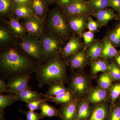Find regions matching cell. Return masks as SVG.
<instances>
[{
    "label": "cell",
    "mask_w": 120,
    "mask_h": 120,
    "mask_svg": "<svg viewBox=\"0 0 120 120\" xmlns=\"http://www.w3.org/2000/svg\"><path fill=\"white\" fill-rule=\"evenodd\" d=\"M0 68L2 75L9 80L19 75H31L37 68L30 59L13 49L1 54Z\"/></svg>",
    "instance_id": "1"
},
{
    "label": "cell",
    "mask_w": 120,
    "mask_h": 120,
    "mask_svg": "<svg viewBox=\"0 0 120 120\" xmlns=\"http://www.w3.org/2000/svg\"><path fill=\"white\" fill-rule=\"evenodd\" d=\"M67 64L57 55L49 59L45 64L37 66L35 72L38 86L41 87L55 83L67 82L68 80Z\"/></svg>",
    "instance_id": "2"
},
{
    "label": "cell",
    "mask_w": 120,
    "mask_h": 120,
    "mask_svg": "<svg viewBox=\"0 0 120 120\" xmlns=\"http://www.w3.org/2000/svg\"><path fill=\"white\" fill-rule=\"evenodd\" d=\"M48 26L50 33L62 40L68 37V25L64 16L58 9H54L50 12L48 19Z\"/></svg>",
    "instance_id": "3"
},
{
    "label": "cell",
    "mask_w": 120,
    "mask_h": 120,
    "mask_svg": "<svg viewBox=\"0 0 120 120\" xmlns=\"http://www.w3.org/2000/svg\"><path fill=\"white\" fill-rule=\"evenodd\" d=\"M45 59L58 55L62 52V39L51 33L43 34L40 38Z\"/></svg>",
    "instance_id": "4"
},
{
    "label": "cell",
    "mask_w": 120,
    "mask_h": 120,
    "mask_svg": "<svg viewBox=\"0 0 120 120\" xmlns=\"http://www.w3.org/2000/svg\"><path fill=\"white\" fill-rule=\"evenodd\" d=\"M92 88L90 79L86 75L77 73L71 78L68 89L75 97L82 98L86 95Z\"/></svg>",
    "instance_id": "5"
},
{
    "label": "cell",
    "mask_w": 120,
    "mask_h": 120,
    "mask_svg": "<svg viewBox=\"0 0 120 120\" xmlns=\"http://www.w3.org/2000/svg\"><path fill=\"white\" fill-rule=\"evenodd\" d=\"M38 37L26 34L22 37L20 46L24 52L39 61L45 60L41 41Z\"/></svg>",
    "instance_id": "6"
},
{
    "label": "cell",
    "mask_w": 120,
    "mask_h": 120,
    "mask_svg": "<svg viewBox=\"0 0 120 120\" xmlns=\"http://www.w3.org/2000/svg\"><path fill=\"white\" fill-rule=\"evenodd\" d=\"M63 13L67 16L75 15H90L94 12L88 1L74 0L71 4L62 8Z\"/></svg>",
    "instance_id": "7"
},
{
    "label": "cell",
    "mask_w": 120,
    "mask_h": 120,
    "mask_svg": "<svg viewBox=\"0 0 120 120\" xmlns=\"http://www.w3.org/2000/svg\"><path fill=\"white\" fill-rule=\"evenodd\" d=\"M30 75H19L9 80L7 84L11 93L15 94L24 90L31 88L28 85V82L31 78Z\"/></svg>",
    "instance_id": "8"
},
{
    "label": "cell",
    "mask_w": 120,
    "mask_h": 120,
    "mask_svg": "<svg viewBox=\"0 0 120 120\" xmlns=\"http://www.w3.org/2000/svg\"><path fill=\"white\" fill-rule=\"evenodd\" d=\"M23 24L28 34L41 37L43 34L42 19L36 15L24 19Z\"/></svg>",
    "instance_id": "9"
},
{
    "label": "cell",
    "mask_w": 120,
    "mask_h": 120,
    "mask_svg": "<svg viewBox=\"0 0 120 120\" xmlns=\"http://www.w3.org/2000/svg\"><path fill=\"white\" fill-rule=\"evenodd\" d=\"M75 97L67 104L61 105L58 109L61 120H76L77 103L80 99Z\"/></svg>",
    "instance_id": "10"
},
{
    "label": "cell",
    "mask_w": 120,
    "mask_h": 120,
    "mask_svg": "<svg viewBox=\"0 0 120 120\" xmlns=\"http://www.w3.org/2000/svg\"><path fill=\"white\" fill-rule=\"evenodd\" d=\"M89 16L82 15L68 16L67 21L69 27L80 37H82Z\"/></svg>",
    "instance_id": "11"
},
{
    "label": "cell",
    "mask_w": 120,
    "mask_h": 120,
    "mask_svg": "<svg viewBox=\"0 0 120 120\" xmlns=\"http://www.w3.org/2000/svg\"><path fill=\"white\" fill-rule=\"evenodd\" d=\"M69 58V64L73 69L83 68L88 64L90 60L84 48L80 50Z\"/></svg>",
    "instance_id": "12"
},
{
    "label": "cell",
    "mask_w": 120,
    "mask_h": 120,
    "mask_svg": "<svg viewBox=\"0 0 120 120\" xmlns=\"http://www.w3.org/2000/svg\"><path fill=\"white\" fill-rule=\"evenodd\" d=\"M86 98L90 104H97L110 99L109 91L97 86L92 87Z\"/></svg>",
    "instance_id": "13"
},
{
    "label": "cell",
    "mask_w": 120,
    "mask_h": 120,
    "mask_svg": "<svg viewBox=\"0 0 120 120\" xmlns=\"http://www.w3.org/2000/svg\"><path fill=\"white\" fill-rule=\"evenodd\" d=\"M84 48V47L79 38L72 37L62 49V57L65 59L69 57Z\"/></svg>",
    "instance_id": "14"
},
{
    "label": "cell",
    "mask_w": 120,
    "mask_h": 120,
    "mask_svg": "<svg viewBox=\"0 0 120 120\" xmlns=\"http://www.w3.org/2000/svg\"><path fill=\"white\" fill-rule=\"evenodd\" d=\"M92 15L102 26H107L110 20H119L118 14H116L112 9L108 8L94 12Z\"/></svg>",
    "instance_id": "15"
},
{
    "label": "cell",
    "mask_w": 120,
    "mask_h": 120,
    "mask_svg": "<svg viewBox=\"0 0 120 120\" xmlns=\"http://www.w3.org/2000/svg\"><path fill=\"white\" fill-rule=\"evenodd\" d=\"M109 111V105L106 102L95 104L90 116L87 120H105Z\"/></svg>",
    "instance_id": "16"
},
{
    "label": "cell",
    "mask_w": 120,
    "mask_h": 120,
    "mask_svg": "<svg viewBox=\"0 0 120 120\" xmlns=\"http://www.w3.org/2000/svg\"><path fill=\"white\" fill-rule=\"evenodd\" d=\"M92 109L90 103L86 98L80 99L77 103L76 120H88L92 113Z\"/></svg>",
    "instance_id": "17"
},
{
    "label": "cell",
    "mask_w": 120,
    "mask_h": 120,
    "mask_svg": "<svg viewBox=\"0 0 120 120\" xmlns=\"http://www.w3.org/2000/svg\"><path fill=\"white\" fill-rule=\"evenodd\" d=\"M110 41L106 38L102 40V46L100 58L105 59H114L120 53V51L115 48Z\"/></svg>",
    "instance_id": "18"
},
{
    "label": "cell",
    "mask_w": 120,
    "mask_h": 120,
    "mask_svg": "<svg viewBox=\"0 0 120 120\" xmlns=\"http://www.w3.org/2000/svg\"><path fill=\"white\" fill-rule=\"evenodd\" d=\"M46 4L44 0H30V7L35 15L42 19L47 12Z\"/></svg>",
    "instance_id": "19"
},
{
    "label": "cell",
    "mask_w": 120,
    "mask_h": 120,
    "mask_svg": "<svg viewBox=\"0 0 120 120\" xmlns=\"http://www.w3.org/2000/svg\"><path fill=\"white\" fill-rule=\"evenodd\" d=\"M102 41L95 40L86 49L89 59L94 61L100 58L102 49Z\"/></svg>",
    "instance_id": "20"
},
{
    "label": "cell",
    "mask_w": 120,
    "mask_h": 120,
    "mask_svg": "<svg viewBox=\"0 0 120 120\" xmlns=\"http://www.w3.org/2000/svg\"><path fill=\"white\" fill-rule=\"evenodd\" d=\"M15 95L18 101L26 103L34 99L45 98V94L32 90L31 88L24 90Z\"/></svg>",
    "instance_id": "21"
},
{
    "label": "cell",
    "mask_w": 120,
    "mask_h": 120,
    "mask_svg": "<svg viewBox=\"0 0 120 120\" xmlns=\"http://www.w3.org/2000/svg\"><path fill=\"white\" fill-rule=\"evenodd\" d=\"M12 10L15 17L17 19H24L34 15L30 6L28 5L18 4L14 2Z\"/></svg>",
    "instance_id": "22"
},
{
    "label": "cell",
    "mask_w": 120,
    "mask_h": 120,
    "mask_svg": "<svg viewBox=\"0 0 120 120\" xmlns=\"http://www.w3.org/2000/svg\"><path fill=\"white\" fill-rule=\"evenodd\" d=\"M110 65L107 59L100 58L91 62V73L92 76L109 71Z\"/></svg>",
    "instance_id": "23"
},
{
    "label": "cell",
    "mask_w": 120,
    "mask_h": 120,
    "mask_svg": "<svg viewBox=\"0 0 120 120\" xmlns=\"http://www.w3.org/2000/svg\"><path fill=\"white\" fill-rule=\"evenodd\" d=\"M7 21L9 26L15 35L21 38L26 35L27 32L26 28L16 18L10 17L9 20Z\"/></svg>",
    "instance_id": "24"
},
{
    "label": "cell",
    "mask_w": 120,
    "mask_h": 120,
    "mask_svg": "<svg viewBox=\"0 0 120 120\" xmlns=\"http://www.w3.org/2000/svg\"><path fill=\"white\" fill-rule=\"evenodd\" d=\"M63 82L55 83L49 84L47 92L45 94V97H53L69 90L64 86Z\"/></svg>",
    "instance_id": "25"
},
{
    "label": "cell",
    "mask_w": 120,
    "mask_h": 120,
    "mask_svg": "<svg viewBox=\"0 0 120 120\" xmlns=\"http://www.w3.org/2000/svg\"><path fill=\"white\" fill-rule=\"evenodd\" d=\"M74 95L70 90L61 93L53 97H45L48 101L54 102L56 105H63L70 102L75 98Z\"/></svg>",
    "instance_id": "26"
},
{
    "label": "cell",
    "mask_w": 120,
    "mask_h": 120,
    "mask_svg": "<svg viewBox=\"0 0 120 120\" xmlns=\"http://www.w3.org/2000/svg\"><path fill=\"white\" fill-rule=\"evenodd\" d=\"M40 113L42 119L45 117H53L60 116L58 109L49 105L46 101L41 104L40 106Z\"/></svg>",
    "instance_id": "27"
},
{
    "label": "cell",
    "mask_w": 120,
    "mask_h": 120,
    "mask_svg": "<svg viewBox=\"0 0 120 120\" xmlns=\"http://www.w3.org/2000/svg\"><path fill=\"white\" fill-rule=\"evenodd\" d=\"M113 82L109 71L102 72L98 79V86L109 91Z\"/></svg>",
    "instance_id": "28"
},
{
    "label": "cell",
    "mask_w": 120,
    "mask_h": 120,
    "mask_svg": "<svg viewBox=\"0 0 120 120\" xmlns=\"http://www.w3.org/2000/svg\"><path fill=\"white\" fill-rule=\"evenodd\" d=\"M109 93L110 100L109 108H111L115 105L117 99L120 96V82L113 83L109 91Z\"/></svg>",
    "instance_id": "29"
},
{
    "label": "cell",
    "mask_w": 120,
    "mask_h": 120,
    "mask_svg": "<svg viewBox=\"0 0 120 120\" xmlns=\"http://www.w3.org/2000/svg\"><path fill=\"white\" fill-rule=\"evenodd\" d=\"M17 101L15 94H0V111H4L5 109Z\"/></svg>",
    "instance_id": "30"
},
{
    "label": "cell",
    "mask_w": 120,
    "mask_h": 120,
    "mask_svg": "<svg viewBox=\"0 0 120 120\" xmlns=\"http://www.w3.org/2000/svg\"><path fill=\"white\" fill-rule=\"evenodd\" d=\"M106 38L115 47L120 46V26L112 30Z\"/></svg>",
    "instance_id": "31"
},
{
    "label": "cell",
    "mask_w": 120,
    "mask_h": 120,
    "mask_svg": "<svg viewBox=\"0 0 120 120\" xmlns=\"http://www.w3.org/2000/svg\"><path fill=\"white\" fill-rule=\"evenodd\" d=\"M88 1L94 12L109 7V0H88Z\"/></svg>",
    "instance_id": "32"
},
{
    "label": "cell",
    "mask_w": 120,
    "mask_h": 120,
    "mask_svg": "<svg viewBox=\"0 0 120 120\" xmlns=\"http://www.w3.org/2000/svg\"><path fill=\"white\" fill-rule=\"evenodd\" d=\"M107 120H120V103L116 102L115 105L109 108Z\"/></svg>",
    "instance_id": "33"
},
{
    "label": "cell",
    "mask_w": 120,
    "mask_h": 120,
    "mask_svg": "<svg viewBox=\"0 0 120 120\" xmlns=\"http://www.w3.org/2000/svg\"><path fill=\"white\" fill-rule=\"evenodd\" d=\"M109 71L113 82H120V67L116 62L110 64Z\"/></svg>",
    "instance_id": "34"
},
{
    "label": "cell",
    "mask_w": 120,
    "mask_h": 120,
    "mask_svg": "<svg viewBox=\"0 0 120 120\" xmlns=\"http://www.w3.org/2000/svg\"><path fill=\"white\" fill-rule=\"evenodd\" d=\"M47 101H48V99L45 97L43 98L37 99L26 102V105L29 110L35 111L40 109L41 104Z\"/></svg>",
    "instance_id": "35"
},
{
    "label": "cell",
    "mask_w": 120,
    "mask_h": 120,
    "mask_svg": "<svg viewBox=\"0 0 120 120\" xmlns=\"http://www.w3.org/2000/svg\"><path fill=\"white\" fill-rule=\"evenodd\" d=\"M12 0H0V12L2 15L8 13L13 8Z\"/></svg>",
    "instance_id": "36"
},
{
    "label": "cell",
    "mask_w": 120,
    "mask_h": 120,
    "mask_svg": "<svg viewBox=\"0 0 120 120\" xmlns=\"http://www.w3.org/2000/svg\"><path fill=\"white\" fill-rule=\"evenodd\" d=\"M101 25L98 21H95L91 17L89 16L87 19V28L90 31L94 32V33L98 31L99 28L101 27Z\"/></svg>",
    "instance_id": "37"
},
{
    "label": "cell",
    "mask_w": 120,
    "mask_h": 120,
    "mask_svg": "<svg viewBox=\"0 0 120 120\" xmlns=\"http://www.w3.org/2000/svg\"><path fill=\"white\" fill-rule=\"evenodd\" d=\"M82 37L84 42V48L86 49L95 40L94 33L90 31L83 32L82 34Z\"/></svg>",
    "instance_id": "38"
},
{
    "label": "cell",
    "mask_w": 120,
    "mask_h": 120,
    "mask_svg": "<svg viewBox=\"0 0 120 120\" xmlns=\"http://www.w3.org/2000/svg\"><path fill=\"white\" fill-rule=\"evenodd\" d=\"M19 111L20 112L26 115V120H39L42 119L41 114L34 111L30 110L28 111H24L21 109L19 110Z\"/></svg>",
    "instance_id": "39"
},
{
    "label": "cell",
    "mask_w": 120,
    "mask_h": 120,
    "mask_svg": "<svg viewBox=\"0 0 120 120\" xmlns=\"http://www.w3.org/2000/svg\"><path fill=\"white\" fill-rule=\"evenodd\" d=\"M11 35L8 30L1 27L0 28V42L1 43H5L10 41Z\"/></svg>",
    "instance_id": "40"
},
{
    "label": "cell",
    "mask_w": 120,
    "mask_h": 120,
    "mask_svg": "<svg viewBox=\"0 0 120 120\" xmlns=\"http://www.w3.org/2000/svg\"><path fill=\"white\" fill-rule=\"evenodd\" d=\"M109 7L119 13L120 12V0H109Z\"/></svg>",
    "instance_id": "41"
},
{
    "label": "cell",
    "mask_w": 120,
    "mask_h": 120,
    "mask_svg": "<svg viewBox=\"0 0 120 120\" xmlns=\"http://www.w3.org/2000/svg\"><path fill=\"white\" fill-rule=\"evenodd\" d=\"M11 93L8 89V85L4 80L0 79V94H2L3 93Z\"/></svg>",
    "instance_id": "42"
},
{
    "label": "cell",
    "mask_w": 120,
    "mask_h": 120,
    "mask_svg": "<svg viewBox=\"0 0 120 120\" xmlns=\"http://www.w3.org/2000/svg\"><path fill=\"white\" fill-rule=\"evenodd\" d=\"M73 0H57V3L63 8L71 4Z\"/></svg>",
    "instance_id": "43"
},
{
    "label": "cell",
    "mask_w": 120,
    "mask_h": 120,
    "mask_svg": "<svg viewBox=\"0 0 120 120\" xmlns=\"http://www.w3.org/2000/svg\"><path fill=\"white\" fill-rule=\"evenodd\" d=\"M12 0L14 3L16 4L30 6V0Z\"/></svg>",
    "instance_id": "44"
},
{
    "label": "cell",
    "mask_w": 120,
    "mask_h": 120,
    "mask_svg": "<svg viewBox=\"0 0 120 120\" xmlns=\"http://www.w3.org/2000/svg\"><path fill=\"white\" fill-rule=\"evenodd\" d=\"M115 62L120 67V53L114 58Z\"/></svg>",
    "instance_id": "45"
},
{
    "label": "cell",
    "mask_w": 120,
    "mask_h": 120,
    "mask_svg": "<svg viewBox=\"0 0 120 120\" xmlns=\"http://www.w3.org/2000/svg\"><path fill=\"white\" fill-rule=\"evenodd\" d=\"M0 120H6L4 111H0Z\"/></svg>",
    "instance_id": "46"
},
{
    "label": "cell",
    "mask_w": 120,
    "mask_h": 120,
    "mask_svg": "<svg viewBox=\"0 0 120 120\" xmlns=\"http://www.w3.org/2000/svg\"><path fill=\"white\" fill-rule=\"evenodd\" d=\"M47 4H51L54 3H57V0H44Z\"/></svg>",
    "instance_id": "47"
},
{
    "label": "cell",
    "mask_w": 120,
    "mask_h": 120,
    "mask_svg": "<svg viewBox=\"0 0 120 120\" xmlns=\"http://www.w3.org/2000/svg\"><path fill=\"white\" fill-rule=\"evenodd\" d=\"M118 17H119V20H120V12L118 13Z\"/></svg>",
    "instance_id": "48"
},
{
    "label": "cell",
    "mask_w": 120,
    "mask_h": 120,
    "mask_svg": "<svg viewBox=\"0 0 120 120\" xmlns=\"http://www.w3.org/2000/svg\"><path fill=\"white\" fill-rule=\"evenodd\" d=\"M118 101H119V102L120 103V97H119V98H118Z\"/></svg>",
    "instance_id": "49"
},
{
    "label": "cell",
    "mask_w": 120,
    "mask_h": 120,
    "mask_svg": "<svg viewBox=\"0 0 120 120\" xmlns=\"http://www.w3.org/2000/svg\"><path fill=\"white\" fill-rule=\"evenodd\" d=\"M84 0V1H88V0Z\"/></svg>",
    "instance_id": "50"
},
{
    "label": "cell",
    "mask_w": 120,
    "mask_h": 120,
    "mask_svg": "<svg viewBox=\"0 0 120 120\" xmlns=\"http://www.w3.org/2000/svg\"></svg>",
    "instance_id": "51"
}]
</instances>
